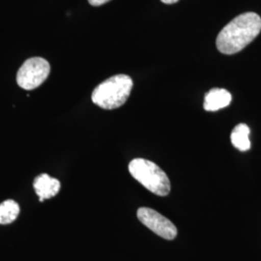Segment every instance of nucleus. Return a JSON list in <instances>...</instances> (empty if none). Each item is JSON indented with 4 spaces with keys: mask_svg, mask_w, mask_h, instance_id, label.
Returning a JSON list of instances; mask_svg holds the SVG:
<instances>
[{
    "mask_svg": "<svg viewBox=\"0 0 261 261\" xmlns=\"http://www.w3.org/2000/svg\"><path fill=\"white\" fill-rule=\"evenodd\" d=\"M261 18L255 13H244L232 19L219 33L216 45L224 55L242 50L260 33Z\"/></svg>",
    "mask_w": 261,
    "mask_h": 261,
    "instance_id": "obj_1",
    "label": "nucleus"
},
{
    "mask_svg": "<svg viewBox=\"0 0 261 261\" xmlns=\"http://www.w3.org/2000/svg\"><path fill=\"white\" fill-rule=\"evenodd\" d=\"M133 85L129 75H113L94 89L92 102L103 110L118 109L127 102Z\"/></svg>",
    "mask_w": 261,
    "mask_h": 261,
    "instance_id": "obj_2",
    "label": "nucleus"
},
{
    "mask_svg": "<svg viewBox=\"0 0 261 261\" xmlns=\"http://www.w3.org/2000/svg\"><path fill=\"white\" fill-rule=\"evenodd\" d=\"M130 175L151 193L160 196H168L170 182L166 172L153 162L145 159H135L129 164Z\"/></svg>",
    "mask_w": 261,
    "mask_h": 261,
    "instance_id": "obj_3",
    "label": "nucleus"
},
{
    "mask_svg": "<svg viewBox=\"0 0 261 261\" xmlns=\"http://www.w3.org/2000/svg\"><path fill=\"white\" fill-rule=\"evenodd\" d=\"M49 72L50 66L46 59L32 57L19 68L17 74V83L22 89L33 90L47 80Z\"/></svg>",
    "mask_w": 261,
    "mask_h": 261,
    "instance_id": "obj_4",
    "label": "nucleus"
},
{
    "mask_svg": "<svg viewBox=\"0 0 261 261\" xmlns=\"http://www.w3.org/2000/svg\"><path fill=\"white\" fill-rule=\"evenodd\" d=\"M137 215L140 223H142L160 237L167 240H173L176 237V226L156 210L142 207L138 210Z\"/></svg>",
    "mask_w": 261,
    "mask_h": 261,
    "instance_id": "obj_5",
    "label": "nucleus"
},
{
    "mask_svg": "<svg viewBox=\"0 0 261 261\" xmlns=\"http://www.w3.org/2000/svg\"><path fill=\"white\" fill-rule=\"evenodd\" d=\"M33 188L39 196L40 202L44 201L45 199H49L56 196L60 188V182L56 178L50 177L47 173H42L35 178Z\"/></svg>",
    "mask_w": 261,
    "mask_h": 261,
    "instance_id": "obj_6",
    "label": "nucleus"
},
{
    "mask_svg": "<svg viewBox=\"0 0 261 261\" xmlns=\"http://www.w3.org/2000/svg\"><path fill=\"white\" fill-rule=\"evenodd\" d=\"M231 94L223 88H213L204 97L203 108L206 112H217L231 103Z\"/></svg>",
    "mask_w": 261,
    "mask_h": 261,
    "instance_id": "obj_7",
    "label": "nucleus"
},
{
    "mask_svg": "<svg viewBox=\"0 0 261 261\" xmlns=\"http://www.w3.org/2000/svg\"><path fill=\"white\" fill-rule=\"evenodd\" d=\"M250 128L248 125L241 123L238 124L234 128L230 139H231V143L234 147L240 151H248L251 148V141H250Z\"/></svg>",
    "mask_w": 261,
    "mask_h": 261,
    "instance_id": "obj_8",
    "label": "nucleus"
},
{
    "mask_svg": "<svg viewBox=\"0 0 261 261\" xmlns=\"http://www.w3.org/2000/svg\"><path fill=\"white\" fill-rule=\"evenodd\" d=\"M19 214V206L14 200H5L0 204V224H9L16 221Z\"/></svg>",
    "mask_w": 261,
    "mask_h": 261,
    "instance_id": "obj_9",
    "label": "nucleus"
},
{
    "mask_svg": "<svg viewBox=\"0 0 261 261\" xmlns=\"http://www.w3.org/2000/svg\"><path fill=\"white\" fill-rule=\"evenodd\" d=\"M110 1L111 0H88L89 4L92 5V6H101V5H103L108 2H110Z\"/></svg>",
    "mask_w": 261,
    "mask_h": 261,
    "instance_id": "obj_10",
    "label": "nucleus"
},
{
    "mask_svg": "<svg viewBox=\"0 0 261 261\" xmlns=\"http://www.w3.org/2000/svg\"><path fill=\"white\" fill-rule=\"evenodd\" d=\"M163 3H165V4H174V3H176L177 1L179 0H161Z\"/></svg>",
    "mask_w": 261,
    "mask_h": 261,
    "instance_id": "obj_11",
    "label": "nucleus"
}]
</instances>
